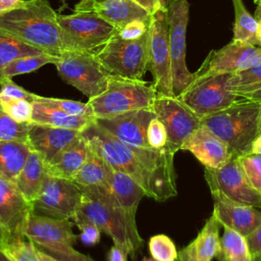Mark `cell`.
Listing matches in <instances>:
<instances>
[{"label": "cell", "instance_id": "cell-14", "mask_svg": "<svg viewBox=\"0 0 261 261\" xmlns=\"http://www.w3.org/2000/svg\"><path fill=\"white\" fill-rule=\"evenodd\" d=\"M83 191L70 179L46 175L34 202V212L45 216L71 219L79 209Z\"/></svg>", "mask_w": 261, "mask_h": 261}, {"label": "cell", "instance_id": "cell-21", "mask_svg": "<svg viewBox=\"0 0 261 261\" xmlns=\"http://www.w3.org/2000/svg\"><path fill=\"white\" fill-rule=\"evenodd\" d=\"M82 132L30 122L28 145L37 152L45 163L49 162L60 150L72 143Z\"/></svg>", "mask_w": 261, "mask_h": 261}, {"label": "cell", "instance_id": "cell-18", "mask_svg": "<svg viewBox=\"0 0 261 261\" xmlns=\"http://www.w3.org/2000/svg\"><path fill=\"white\" fill-rule=\"evenodd\" d=\"M156 114L152 108L132 110L111 117L95 118V121L105 130L121 142L135 146L149 148L147 128Z\"/></svg>", "mask_w": 261, "mask_h": 261}, {"label": "cell", "instance_id": "cell-29", "mask_svg": "<svg viewBox=\"0 0 261 261\" xmlns=\"http://www.w3.org/2000/svg\"><path fill=\"white\" fill-rule=\"evenodd\" d=\"M110 168L111 166L106 162V160L90 146L88 157L73 177L72 181L82 188H106Z\"/></svg>", "mask_w": 261, "mask_h": 261}, {"label": "cell", "instance_id": "cell-17", "mask_svg": "<svg viewBox=\"0 0 261 261\" xmlns=\"http://www.w3.org/2000/svg\"><path fill=\"white\" fill-rule=\"evenodd\" d=\"M34 206L21 195L15 184L0 178V227L9 241L24 238V229Z\"/></svg>", "mask_w": 261, "mask_h": 261}, {"label": "cell", "instance_id": "cell-31", "mask_svg": "<svg viewBox=\"0 0 261 261\" xmlns=\"http://www.w3.org/2000/svg\"><path fill=\"white\" fill-rule=\"evenodd\" d=\"M232 3L234 7L232 41L261 46L257 35L258 23L255 16L246 9L242 0H232Z\"/></svg>", "mask_w": 261, "mask_h": 261}, {"label": "cell", "instance_id": "cell-5", "mask_svg": "<svg viewBox=\"0 0 261 261\" xmlns=\"http://www.w3.org/2000/svg\"><path fill=\"white\" fill-rule=\"evenodd\" d=\"M157 91L143 80H130L111 75L107 89L89 99L95 118L115 116L132 110L152 108Z\"/></svg>", "mask_w": 261, "mask_h": 261}, {"label": "cell", "instance_id": "cell-7", "mask_svg": "<svg viewBox=\"0 0 261 261\" xmlns=\"http://www.w3.org/2000/svg\"><path fill=\"white\" fill-rule=\"evenodd\" d=\"M148 32L135 40H125L117 33L95 54L111 75L143 80L148 70Z\"/></svg>", "mask_w": 261, "mask_h": 261}, {"label": "cell", "instance_id": "cell-22", "mask_svg": "<svg viewBox=\"0 0 261 261\" xmlns=\"http://www.w3.org/2000/svg\"><path fill=\"white\" fill-rule=\"evenodd\" d=\"M90 145L82 136L60 150L45 163L47 175L72 180L88 157Z\"/></svg>", "mask_w": 261, "mask_h": 261}, {"label": "cell", "instance_id": "cell-26", "mask_svg": "<svg viewBox=\"0 0 261 261\" xmlns=\"http://www.w3.org/2000/svg\"><path fill=\"white\" fill-rule=\"evenodd\" d=\"M46 175L44 160L37 152L31 150L14 184L25 200L34 204Z\"/></svg>", "mask_w": 261, "mask_h": 261}, {"label": "cell", "instance_id": "cell-46", "mask_svg": "<svg viewBox=\"0 0 261 261\" xmlns=\"http://www.w3.org/2000/svg\"><path fill=\"white\" fill-rule=\"evenodd\" d=\"M251 255L254 258H261V224L246 237Z\"/></svg>", "mask_w": 261, "mask_h": 261}, {"label": "cell", "instance_id": "cell-50", "mask_svg": "<svg viewBox=\"0 0 261 261\" xmlns=\"http://www.w3.org/2000/svg\"><path fill=\"white\" fill-rule=\"evenodd\" d=\"M240 98H245V99H248V100L261 102V89H258V90L250 92V93H246V94L240 96Z\"/></svg>", "mask_w": 261, "mask_h": 261}, {"label": "cell", "instance_id": "cell-38", "mask_svg": "<svg viewBox=\"0 0 261 261\" xmlns=\"http://www.w3.org/2000/svg\"><path fill=\"white\" fill-rule=\"evenodd\" d=\"M30 122H17L0 106V141H15L28 144Z\"/></svg>", "mask_w": 261, "mask_h": 261}, {"label": "cell", "instance_id": "cell-36", "mask_svg": "<svg viewBox=\"0 0 261 261\" xmlns=\"http://www.w3.org/2000/svg\"><path fill=\"white\" fill-rule=\"evenodd\" d=\"M34 101L46 104L48 106L57 108L69 115L73 116H87L94 117V112L90 104L83 103L80 101H73L69 99H61V98H52V97H44L40 95H34Z\"/></svg>", "mask_w": 261, "mask_h": 261}, {"label": "cell", "instance_id": "cell-12", "mask_svg": "<svg viewBox=\"0 0 261 261\" xmlns=\"http://www.w3.org/2000/svg\"><path fill=\"white\" fill-rule=\"evenodd\" d=\"M204 177L211 194H219L237 204L261 208V192L251 185L237 155L220 168H205Z\"/></svg>", "mask_w": 261, "mask_h": 261}, {"label": "cell", "instance_id": "cell-44", "mask_svg": "<svg viewBox=\"0 0 261 261\" xmlns=\"http://www.w3.org/2000/svg\"><path fill=\"white\" fill-rule=\"evenodd\" d=\"M151 19V18H150ZM150 20L136 19L126 23L121 30L118 31V34L121 38L125 40H135L142 37L148 32Z\"/></svg>", "mask_w": 261, "mask_h": 261}, {"label": "cell", "instance_id": "cell-2", "mask_svg": "<svg viewBox=\"0 0 261 261\" xmlns=\"http://www.w3.org/2000/svg\"><path fill=\"white\" fill-rule=\"evenodd\" d=\"M57 15L48 0H22L0 11V30L44 53L59 56L76 49L59 25Z\"/></svg>", "mask_w": 261, "mask_h": 261}, {"label": "cell", "instance_id": "cell-61", "mask_svg": "<svg viewBox=\"0 0 261 261\" xmlns=\"http://www.w3.org/2000/svg\"><path fill=\"white\" fill-rule=\"evenodd\" d=\"M253 261H261V258H254Z\"/></svg>", "mask_w": 261, "mask_h": 261}, {"label": "cell", "instance_id": "cell-6", "mask_svg": "<svg viewBox=\"0 0 261 261\" xmlns=\"http://www.w3.org/2000/svg\"><path fill=\"white\" fill-rule=\"evenodd\" d=\"M60 77L89 99L102 94L111 74L102 65L96 54L87 50H67L56 58Z\"/></svg>", "mask_w": 261, "mask_h": 261}, {"label": "cell", "instance_id": "cell-27", "mask_svg": "<svg viewBox=\"0 0 261 261\" xmlns=\"http://www.w3.org/2000/svg\"><path fill=\"white\" fill-rule=\"evenodd\" d=\"M94 120V117L69 115L57 108L33 101V115L31 122L82 132Z\"/></svg>", "mask_w": 261, "mask_h": 261}, {"label": "cell", "instance_id": "cell-32", "mask_svg": "<svg viewBox=\"0 0 261 261\" xmlns=\"http://www.w3.org/2000/svg\"><path fill=\"white\" fill-rule=\"evenodd\" d=\"M56 58L57 56H53L44 52L15 58L2 69L0 73V80L4 77L12 79L15 75L30 73L49 63L55 64Z\"/></svg>", "mask_w": 261, "mask_h": 261}, {"label": "cell", "instance_id": "cell-16", "mask_svg": "<svg viewBox=\"0 0 261 261\" xmlns=\"http://www.w3.org/2000/svg\"><path fill=\"white\" fill-rule=\"evenodd\" d=\"M261 57V46L231 41L209 52L196 74L237 73L253 65Z\"/></svg>", "mask_w": 261, "mask_h": 261}, {"label": "cell", "instance_id": "cell-25", "mask_svg": "<svg viewBox=\"0 0 261 261\" xmlns=\"http://www.w3.org/2000/svg\"><path fill=\"white\" fill-rule=\"evenodd\" d=\"M105 189L122 209L134 215L141 199L146 196L143 188L133 177L112 167Z\"/></svg>", "mask_w": 261, "mask_h": 261}, {"label": "cell", "instance_id": "cell-28", "mask_svg": "<svg viewBox=\"0 0 261 261\" xmlns=\"http://www.w3.org/2000/svg\"><path fill=\"white\" fill-rule=\"evenodd\" d=\"M30 152L25 143L0 141V178L14 184Z\"/></svg>", "mask_w": 261, "mask_h": 261}, {"label": "cell", "instance_id": "cell-42", "mask_svg": "<svg viewBox=\"0 0 261 261\" xmlns=\"http://www.w3.org/2000/svg\"><path fill=\"white\" fill-rule=\"evenodd\" d=\"M147 141L151 148L162 149L167 144V132L162 121L155 116L147 128Z\"/></svg>", "mask_w": 261, "mask_h": 261}, {"label": "cell", "instance_id": "cell-43", "mask_svg": "<svg viewBox=\"0 0 261 261\" xmlns=\"http://www.w3.org/2000/svg\"><path fill=\"white\" fill-rule=\"evenodd\" d=\"M0 94L12 98L25 99L29 101H34V93H31L23 89L22 87L15 84L12 79L4 77L0 80Z\"/></svg>", "mask_w": 261, "mask_h": 261}, {"label": "cell", "instance_id": "cell-56", "mask_svg": "<svg viewBox=\"0 0 261 261\" xmlns=\"http://www.w3.org/2000/svg\"><path fill=\"white\" fill-rule=\"evenodd\" d=\"M172 0H159L160 2V7H161V10H164V11H167L168 10V7L170 5Z\"/></svg>", "mask_w": 261, "mask_h": 261}, {"label": "cell", "instance_id": "cell-23", "mask_svg": "<svg viewBox=\"0 0 261 261\" xmlns=\"http://www.w3.org/2000/svg\"><path fill=\"white\" fill-rule=\"evenodd\" d=\"M219 225L211 214L198 236L178 253L177 261H212L219 249Z\"/></svg>", "mask_w": 261, "mask_h": 261}, {"label": "cell", "instance_id": "cell-60", "mask_svg": "<svg viewBox=\"0 0 261 261\" xmlns=\"http://www.w3.org/2000/svg\"><path fill=\"white\" fill-rule=\"evenodd\" d=\"M259 135H261V117H260V124H259Z\"/></svg>", "mask_w": 261, "mask_h": 261}, {"label": "cell", "instance_id": "cell-20", "mask_svg": "<svg viewBox=\"0 0 261 261\" xmlns=\"http://www.w3.org/2000/svg\"><path fill=\"white\" fill-rule=\"evenodd\" d=\"M211 195L214 199L212 214L220 225L247 237L261 224V211L258 209L237 204L216 193Z\"/></svg>", "mask_w": 261, "mask_h": 261}, {"label": "cell", "instance_id": "cell-53", "mask_svg": "<svg viewBox=\"0 0 261 261\" xmlns=\"http://www.w3.org/2000/svg\"><path fill=\"white\" fill-rule=\"evenodd\" d=\"M38 256H39V260L40 261H59L56 258H54L53 256H51L50 254L46 253L45 251H43V250H41L39 248H38Z\"/></svg>", "mask_w": 261, "mask_h": 261}, {"label": "cell", "instance_id": "cell-40", "mask_svg": "<svg viewBox=\"0 0 261 261\" xmlns=\"http://www.w3.org/2000/svg\"><path fill=\"white\" fill-rule=\"evenodd\" d=\"M237 159L251 185L261 192V155L248 153L237 155Z\"/></svg>", "mask_w": 261, "mask_h": 261}, {"label": "cell", "instance_id": "cell-57", "mask_svg": "<svg viewBox=\"0 0 261 261\" xmlns=\"http://www.w3.org/2000/svg\"><path fill=\"white\" fill-rule=\"evenodd\" d=\"M0 261H10V260L0 251Z\"/></svg>", "mask_w": 261, "mask_h": 261}, {"label": "cell", "instance_id": "cell-52", "mask_svg": "<svg viewBox=\"0 0 261 261\" xmlns=\"http://www.w3.org/2000/svg\"><path fill=\"white\" fill-rule=\"evenodd\" d=\"M251 153L261 155V135H259L253 142L251 147Z\"/></svg>", "mask_w": 261, "mask_h": 261}, {"label": "cell", "instance_id": "cell-19", "mask_svg": "<svg viewBox=\"0 0 261 261\" xmlns=\"http://www.w3.org/2000/svg\"><path fill=\"white\" fill-rule=\"evenodd\" d=\"M180 150L191 152L205 168H220L234 156L228 145L204 125L185 141Z\"/></svg>", "mask_w": 261, "mask_h": 261}, {"label": "cell", "instance_id": "cell-39", "mask_svg": "<svg viewBox=\"0 0 261 261\" xmlns=\"http://www.w3.org/2000/svg\"><path fill=\"white\" fill-rule=\"evenodd\" d=\"M148 248L155 261H177L178 252L172 240L166 234H156L150 238Z\"/></svg>", "mask_w": 261, "mask_h": 261}, {"label": "cell", "instance_id": "cell-35", "mask_svg": "<svg viewBox=\"0 0 261 261\" xmlns=\"http://www.w3.org/2000/svg\"><path fill=\"white\" fill-rule=\"evenodd\" d=\"M23 239H12L6 242L1 246L0 251L10 261H40L37 246Z\"/></svg>", "mask_w": 261, "mask_h": 261}, {"label": "cell", "instance_id": "cell-47", "mask_svg": "<svg viewBox=\"0 0 261 261\" xmlns=\"http://www.w3.org/2000/svg\"><path fill=\"white\" fill-rule=\"evenodd\" d=\"M139 6L145 9L149 15H153L161 9L159 0H134Z\"/></svg>", "mask_w": 261, "mask_h": 261}, {"label": "cell", "instance_id": "cell-4", "mask_svg": "<svg viewBox=\"0 0 261 261\" xmlns=\"http://www.w3.org/2000/svg\"><path fill=\"white\" fill-rule=\"evenodd\" d=\"M261 102L240 98L229 107L202 118V125L225 142L234 155L251 153L259 136Z\"/></svg>", "mask_w": 261, "mask_h": 261}, {"label": "cell", "instance_id": "cell-59", "mask_svg": "<svg viewBox=\"0 0 261 261\" xmlns=\"http://www.w3.org/2000/svg\"><path fill=\"white\" fill-rule=\"evenodd\" d=\"M254 2H255L257 5H261V0H254Z\"/></svg>", "mask_w": 261, "mask_h": 261}, {"label": "cell", "instance_id": "cell-48", "mask_svg": "<svg viewBox=\"0 0 261 261\" xmlns=\"http://www.w3.org/2000/svg\"><path fill=\"white\" fill-rule=\"evenodd\" d=\"M127 254L119 247L113 245L108 252V261H127Z\"/></svg>", "mask_w": 261, "mask_h": 261}, {"label": "cell", "instance_id": "cell-33", "mask_svg": "<svg viewBox=\"0 0 261 261\" xmlns=\"http://www.w3.org/2000/svg\"><path fill=\"white\" fill-rule=\"evenodd\" d=\"M227 86L239 97L261 89V57L250 67L231 74Z\"/></svg>", "mask_w": 261, "mask_h": 261}, {"label": "cell", "instance_id": "cell-41", "mask_svg": "<svg viewBox=\"0 0 261 261\" xmlns=\"http://www.w3.org/2000/svg\"><path fill=\"white\" fill-rule=\"evenodd\" d=\"M71 219L81 230L80 239L83 242V244L93 246L100 242L101 230L91 219H89L79 210L75 212Z\"/></svg>", "mask_w": 261, "mask_h": 261}, {"label": "cell", "instance_id": "cell-45", "mask_svg": "<svg viewBox=\"0 0 261 261\" xmlns=\"http://www.w3.org/2000/svg\"><path fill=\"white\" fill-rule=\"evenodd\" d=\"M39 249L45 251L46 253L50 254L51 256H53L54 258H56L59 261H94L88 255H84V254L75 251L74 249H71L70 251L64 252V253L49 250V249H45V248H39Z\"/></svg>", "mask_w": 261, "mask_h": 261}, {"label": "cell", "instance_id": "cell-9", "mask_svg": "<svg viewBox=\"0 0 261 261\" xmlns=\"http://www.w3.org/2000/svg\"><path fill=\"white\" fill-rule=\"evenodd\" d=\"M148 33V70L153 75V85L157 94L175 97L172 89L167 11L160 9L151 15Z\"/></svg>", "mask_w": 261, "mask_h": 261}, {"label": "cell", "instance_id": "cell-24", "mask_svg": "<svg viewBox=\"0 0 261 261\" xmlns=\"http://www.w3.org/2000/svg\"><path fill=\"white\" fill-rule=\"evenodd\" d=\"M98 13L105 20L121 30L126 23L136 20H150L151 15L134 0H105L94 4L89 10Z\"/></svg>", "mask_w": 261, "mask_h": 261}, {"label": "cell", "instance_id": "cell-58", "mask_svg": "<svg viewBox=\"0 0 261 261\" xmlns=\"http://www.w3.org/2000/svg\"><path fill=\"white\" fill-rule=\"evenodd\" d=\"M142 261H155V260L151 257V258H144Z\"/></svg>", "mask_w": 261, "mask_h": 261}, {"label": "cell", "instance_id": "cell-54", "mask_svg": "<svg viewBox=\"0 0 261 261\" xmlns=\"http://www.w3.org/2000/svg\"><path fill=\"white\" fill-rule=\"evenodd\" d=\"M255 18L257 20V23H258V39L261 43V5H258L257 9H256V12H255Z\"/></svg>", "mask_w": 261, "mask_h": 261}, {"label": "cell", "instance_id": "cell-30", "mask_svg": "<svg viewBox=\"0 0 261 261\" xmlns=\"http://www.w3.org/2000/svg\"><path fill=\"white\" fill-rule=\"evenodd\" d=\"M223 228L216 254L218 261H253L246 237L228 227Z\"/></svg>", "mask_w": 261, "mask_h": 261}, {"label": "cell", "instance_id": "cell-37", "mask_svg": "<svg viewBox=\"0 0 261 261\" xmlns=\"http://www.w3.org/2000/svg\"><path fill=\"white\" fill-rule=\"evenodd\" d=\"M0 106L3 111L17 122H31L33 115V102L4 96L0 94Z\"/></svg>", "mask_w": 261, "mask_h": 261}, {"label": "cell", "instance_id": "cell-3", "mask_svg": "<svg viewBox=\"0 0 261 261\" xmlns=\"http://www.w3.org/2000/svg\"><path fill=\"white\" fill-rule=\"evenodd\" d=\"M80 188L83 197L77 210L108 234L113 245L127 255H136L143 245L136 224V215L122 209L103 187Z\"/></svg>", "mask_w": 261, "mask_h": 261}, {"label": "cell", "instance_id": "cell-49", "mask_svg": "<svg viewBox=\"0 0 261 261\" xmlns=\"http://www.w3.org/2000/svg\"><path fill=\"white\" fill-rule=\"evenodd\" d=\"M105 0H81L75 6L74 11H87L89 10L94 4L101 3Z\"/></svg>", "mask_w": 261, "mask_h": 261}, {"label": "cell", "instance_id": "cell-34", "mask_svg": "<svg viewBox=\"0 0 261 261\" xmlns=\"http://www.w3.org/2000/svg\"><path fill=\"white\" fill-rule=\"evenodd\" d=\"M43 53L41 50L32 47L0 30V73L2 69L13 59Z\"/></svg>", "mask_w": 261, "mask_h": 261}, {"label": "cell", "instance_id": "cell-10", "mask_svg": "<svg viewBox=\"0 0 261 261\" xmlns=\"http://www.w3.org/2000/svg\"><path fill=\"white\" fill-rule=\"evenodd\" d=\"M57 20L61 29L71 39L76 50L97 53L118 33V29L94 11L58 14Z\"/></svg>", "mask_w": 261, "mask_h": 261}, {"label": "cell", "instance_id": "cell-15", "mask_svg": "<svg viewBox=\"0 0 261 261\" xmlns=\"http://www.w3.org/2000/svg\"><path fill=\"white\" fill-rule=\"evenodd\" d=\"M24 238L38 248L57 252H68L76 243L80 236L72 229L69 219L53 218L33 212L27 222Z\"/></svg>", "mask_w": 261, "mask_h": 261}, {"label": "cell", "instance_id": "cell-8", "mask_svg": "<svg viewBox=\"0 0 261 261\" xmlns=\"http://www.w3.org/2000/svg\"><path fill=\"white\" fill-rule=\"evenodd\" d=\"M230 76V73L194 72L193 82L177 98L201 118L223 110L240 99L228 89Z\"/></svg>", "mask_w": 261, "mask_h": 261}, {"label": "cell", "instance_id": "cell-11", "mask_svg": "<svg viewBox=\"0 0 261 261\" xmlns=\"http://www.w3.org/2000/svg\"><path fill=\"white\" fill-rule=\"evenodd\" d=\"M168 41L171 58L172 89L177 97L194 80L186 63V35L189 21L188 0H172L168 10Z\"/></svg>", "mask_w": 261, "mask_h": 261}, {"label": "cell", "instance_id": "cell-51", "mask_svg": "<svg viewBox=\"0 0 261 261\" xmlns=\"http://www.w3.org/2000/svg\"><path fill=\"white\" fill-rule=\"evenodd\" d=\"M22 0H0V11L14 7Z\"/></svg>", "mask_w": 261, "mask_h": 261}, {"label": "cell", "instance_id": "cell-13", "mask_svg": "<svg viewBox=\"0 0 261 261\" xmlns=\"http://www.w3.org/2000/svg\"><path fill=\"white\" fill-rule=\"evenodd\" d=\"M152 110L162 121L167 132L166 148L175 154L185 141L200 126L202 118L177 97L157 94Z\"/></svg>", "mask_w": 261, "mask_h": 261}, {"label": "cell", "instance_id": "cell-55", "mask_svg": "<svg viewBox=\"0 0 261 261\" xmlns=\"http://www.w3.org/2000/svg\"><path fill=\"white\" fill-rule=\"evenodd\" d=\"M9 241V238L7 237V234L5 233V231L0 227V248L2 245H4L6 242Z\"/></svg>", "mask_w": 261, "mask_h": 261}, {"label": "cell", "instance_id": "cell-1", "mask_svg": "<svg viewBox=\"0 0 261 261\" xmlns=\"http://www.w3.org/2000/svg\"><path fill=\"white\" fill-rule=\"evenodd\" d=\"M82 136L113 169L133 177L147 197L163 202L176 196L174 154L166 147L154 149L127 145L95 120L82 130Z\"/></svg>", "mask_w": 261, "mask_h": 261}]
</instances>
